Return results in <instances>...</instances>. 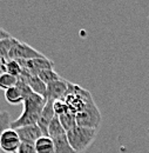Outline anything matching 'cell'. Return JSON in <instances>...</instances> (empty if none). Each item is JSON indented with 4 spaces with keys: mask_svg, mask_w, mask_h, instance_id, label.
Instances as JSON below:
<instances>
[{
    "mask_svg": "<svg viewBox=\"0 0 149 153\" xmlns=\"http://www.w3.org/2000/svg\"><path fill=\"white\" fill-rule=\"evenodd\" d=\"M47 99L39 96L34 92H31L30 94L25 97L24 99V111L15 120L12 121L11 128L17 130L22 126L28 125H37L38 120L41 115V112L46 105Z\"/></svg>",
    "mask_w": 149,
    "mask_h": 153,
    "instance_id": "6da1fadb",
    "label": "cell"
},
{
    "mask_svg": "<svg viewBox=\"0 0 149 153\" xmlns=\"http://www.w3.org/2000/svg\"><path fill=\"white\" fill-rule=\"evenodd\" d=\"M99 130L97 128H89L82 126H75L74 128L67 132V139L71 146L73 147L76 153L85 152L95 140Z\"/></svg>",
    "mask_w": 149,
    "mask_h": 153,
    "instance_id": "7a4b0ae2",
    "label": "cell"
},
{
    "mask_svg": "<svg viewBox=\"0 0 149 153\" xmlns=\"http://www.w3.org/2000/svg\"><path fill=\"white\" fill-rule=\"evenodd\" d=\"M65 102L69 106L71 111L77 113L83 107H86L89 102H92L94 99L89 91L80 87L79 85H75L73 82H69L67 94L63 98Z\"/></svg>",
    "mask_w": 149,
    "mask_h": 153,
    "instance_id": "3957f363",
    "label": "cell"
},
{
    "mask_svg": "<svg viewBox=\"0 0 149 153\" xmlns=\"http://www.w3.org/2000/svg\"><path fill=\"white\" fill-rule=\"evenodd\" d=\"M101 113L95 105L94 100L89 102L86 107H83L81 111L76 113V124L77 126L82 127H89V128H97L101 124Z\"/></svg>",
    "mask_w": 149,
    "mask_h": 153,
    "instance_id": "277c9868",
    "label": "cell"
},
{
    "mask_svg": "<svg viewBox=\"0 0 149 153\" xmlns=\"http://www.w3.org/2000/svg\"><path fill=\"white\" fill-rule=\"evenodd\" d=\"M45 56L35 50L34 47L30 46L28 44L20 41L17 39L15 44L13 45L10 56H8V60H30V59H35V58H44Z\"/></svg>",
    "mask_w": 149,
    "mask_h": 153,
    "instance_id": "5b68a950",
    "label": "cell"
},
{
    "mask_svg": "<svg viewBox=\"0 0 149 153\" xmlns=\"http://www.w3.org/2000/svg\"><path fill=\"white\" fill-rule=\"evenodd\" d=\"M22 70L28 72L31 76H39V73L44 70L54 68V62L47 57L35 58L30 60H18Z\"/></svg>",
    "mask_w": 149,
    "mask_h": 153,
    "instance_id": "8992f818",
    "label": "cell"
},
{
    "mask_svg": "<svg viewBox=\"0 0 149 153\" xmlns=\"http://www.w3.org/2000/svg\"><path fill=\"white\" fill-rule=\"evenodd\" d=\"M21 145V140L15 130H6L0 138V149L6 153H17Z\"/></svg>",
    "mask_w": 149,
    "mask_h": 153,
    "instance_id": "52a82bcc",
    "label": "cell"
},
{
    "mask_svg": "<svg viewBox=\"0 0 149 153\" xmlns=\"http://www.w3.org/2000/svg\"><path fill=\"white\" fill-rule=\"evenodd\" d=\"M68 85L69 81L65 80V79H60L58 81L51 82L47 85V94H46V99L47 100H52V101H56V100H63V98L67 94L68 91Z\"/></svg>",
    "mask_w": 149,
    "mask_h": 153,
    "instance_id": "ba28073f",
    "label": "cell"
},
{
    "mask_svg": "<svg viewBox=\"0 0 149 153\" xmlns=\"http://www.w3.org/2000/svg\"><path fill=\"white\" fill-rule=\"evenodd\" d=\"M19 134V138L21 143L28 144V145H35L38 140L44 135L42 131L38 125H28V126H22L15 130Z\"/></svg>",
    "mask_w": 149,
    "mask_h": 153,
    "instance_id": "9c48e42d",
    "label": "cell"
},
{
    "mask_svg": "<svg viewBox=\"0 0 149 153\" xmlns=\"http://www.w3.org/2000/svg\"><path fill=\"white\" fill-rule=\"evenodd\" d=\"M53 104L54 101L52 100H47L46 101V105L41 112V115L38 120V126L40 127V130L42 131L44 135H47V132H48V126L51 124V121L53 120V118L55 117V112H54V107H53Z\"/></svg>",
    "mask_w": 149,
    "mask_h": 153,
    "instance_id": "30bf717a",
    "label": "cell"
},
{
    "mask_svg": "<svg viewBox=\"0 0 149 153\" xmlns=\"http://www.w3.org/2000/svg\"><path fill=\"white\" fill-rule=\"evenodd\" d=\"M54 141V153H76L68 143L67 134L56 137L53 139Z\"/></svg>",
    "mask_w": 149,
    "mask_h": 153,
    "instance_id": "8fae6325",
    "label": "cell"
},
{
    "mask_svg": "<svg viewBox=\"0 0 149 153\" xmlns=\"http://www.w3.org/2000/svg\"><path fill=\"white\" fill-rule=\"evenodd\" d=\"M37 153H54V141L47 135H42L34 145Z\"/></svg>",
    "mask_w": 149,
    "mask_h": 153,
    "instance_id": "7c38bea8",
    "label": "cell"
},
{
    "mask_svg": "<svg viewBox=\"0 0 149 153\" xmlns=\"http://www.w3.org/2000/svg\"><path fill=\"white\" fill-rule=\"evenodd\" d=\"M5 99L11 105H18V104L24 102L25 98H24L22 92L19 90L17 86H14V87H11V88L5 91Z\"/></svg>",
    "mask_w": 149,
    "mask_h": 153,
    "instance_id": "4fadbf2b",
    "label": "cell"
},
{
    "mask_svg": "<svg viewBox=\"0 0 149 153\" xmlns=\"http://www.w3.org/2000/svg\"><path fill=\"white\" fill-rule=\"evenodd\" d=\"M58 117H59V120H60V123L63 126V128H65L66 132H68L69 130L74 128L75 126L77 125L76 124V113H74L71 110L68 112L63 113V114L58 115Z\"/></svg>",
    "mask_w": 149,
    "mask_h": 153,
    "instance_id": "5bb4252c",
    "label": "cell"
},
{
    "mask_svg": "<svg viewBox=\"0 0 149 153\" xmlns=\"http://www.w3.org/2000/svg\"><path fill=\"white\" fill-rule=\"evenodd\" d=\"M66 133H67V132L65 131L63 126L61 125V123H60V120H59V117L55 115V117L53 118V120L51 121L49 126H48L47 137H49V138L54 139V138H56V137L63 135V134H66Z\"/></svg>",
    "mask_w": 149,
    "mask_h": 153,
    "instance_id": "9a60e30c",
    "label": "cell"
},
{
    "mask_svg": "<svg viewBox=\"0 0 149 153\" xmlns=\"http://www.w3.org/2000/svg\"><path fill=\"white\" fill-rule=\"evenodd\" d=\"M15 41H17V38H14V37H10V38L0 40V58L8 60L10 52H11L13 45L15 44Z\"/></svg>",
    "mask_w": 149,
    "mask_h": 153,
    "instance_id": "2e32d148",
    "label": "cell"
},
{
    "mask_svg": "<svg viewBox=\"0 0 149 153\" xmlns=\"http://www.w3.org/2000/svg\"><path fill=\"white\" fill-rule=\"evenodd\" d=\"M17 84H18V78L17 76H12V74H10L7 72L0 76V88L1 90L6 91V90H8L11 87L17 86Z\"/></svg>",
    "mask_w": 149,
    "mask_h": 153,
    "instance_id": "e0dca14e",
    "label": "cell"
},
{
    "mask_svg": "<svg viewBox=\"0 0 149 153\" xmlns=\"http://www.w3.org/2000/svg\"><path fill=\"white\" fill-rule=\"evenodd\" d=\"M38 76H39L46 85H48V84H51V82H54V81H58V80L61 79V76H59L55 71H54V68L44 70V71H41V72L39 73Z\"/></svg>",
    "mask_w": 149,
    "mask_h": 153,
    "instance_id": "ac0fdd59",
    "label": "cell"
},
{
    "mask_svg": "<svg viewBox=\"0 0 149 153\" xmlns=\"http://www.w3.org/2000/svg\"><path fill=\"white\" fill-rule=\"evenodd\" d=\"M6 72L19 78V76H21V73H22V67L19 64L18 60L10 59V60H7V64H6Z\"/></svg>",
    "mask_w": 149,
    "mask_h": 153,
    "instance_id": "d6986e66",
    "label": "cell"
},
{
    "mask_svg": "<svg viewBox=\"0 0 149 153\" xmlns=\"http://www.w3.org/2000/svg\"><path fill=\"white\" fill-rule=\"evenodd\" d=\"M11 124H12V120H11V115L7 111H1L0 112V138L2 133L11 128Z\"/></svg>",
    "mask_w": 149,
    "mask_h": 153,
    "instance_id": "ffe728a7",
    "label": "cell"
},
{
    "mask_svg": "<svg viewBox=\"0 0 149 153\" xmlns=\"http://www.w3.org/2000/svg\"><path fill=\"white\" fill-rule=\"evenodd\" d=\"M53 107H54V112H55L56 115H61L66 112H68L71 108L65 102V100H56L53 104Z\"/></svg>",
    "mask_w": 149,
    "mask_h": 153,
    "instance_id": "44dd1931",
    "label": "cell"
},
{
    "mask_svg": "<svg viewBox=\"0 0 149 153\" xmlns=\"http://www.w3.org/2000/svg\"><path fill=\"white\" fill-rule=\"evenodd\" d=\"M17 153H37V151H35L34 145H28V144L21 143V145H20Z\"/></svg>",
    "mask_w": 149,
    "mask_h": 153,
    "instance_id": "7402d4cb",
    "label": "cell"
},
{
    "mask_svg": "<svg viewBox=\"0 0 149 153\" xmlns=\"http://www.w3.org/2000/svg\"><path fill=\"white\" fill-rule=\"evenodd\" d=\"M6 64H7V60L0 58V76L6 73Z\"/></svg>",
    "mask_w": 149,
    "mask_h": 153,
    "instance_id": "603a6c76",
    "label": "cell"
},
{
    "mask_svg": "<svg viewBox=\"0 0 149 153\" xmlns=\"http://www.w3.org/2000/svg\"><path fill=\"white\" fill-rule=\"evenodd\" d=\"M10 37H12L7 31H5L4 28H1L0 27V40H2V39H6V38H10Z\"/></svg>",
    "mask_w": 149,
    "mask_h": 153,
    "instance_id": "cb8c5ba5",
    "label": "cell"
},
{
    "mask_svg": "<svg viewBox=\"0 0 149 153\" xmlns=\"http://www.w3.org/2000/svg\"><path fill=\"white\" fill-rule=\"evenodd\" d=\"M147 134H148V135H149V128H148V130H147Z\"/></svg>",
    "mask_w": 149,
    "mask_h": 153,
    "instance_id": "d4e9b609",
    "label": "cell"
}]
</instances>
